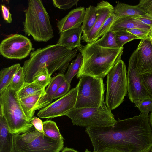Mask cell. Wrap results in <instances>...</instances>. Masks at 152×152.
Here are the masks:
<instances>
[{
  "mask_svg": "<svg viewBox=\"0 0 152 152\" xmlns=\"http://www.w3.org/2000/svg\"><path fill=\"white\" fill-rule=\"evenodd\" d=\"M78 50L68 49L56 44L31 52L29 59L24 61L22 67L25 82H33L34 77L45 67L51 75L57 71L64 74L70 61L77 55Z\"/></svg>",
  "mask_w": 152,
  "mask_h": 152,
  "instance_id": "cell-1",
  "label": "cell"
},
{
  "mask_svg": "<svg viewBox=\"0 0 152 152\" xmlns=\"http://www.w3.org/2000/svg\"><path fill=\"white\" fill-rule=\"evenodd\" d=\"M83 58V63L76 77L84 75L102 79L121 59L123 48H108L99 46L95 42L87 43L79 50Z\"/></svg>",
  "mask_w": 152,
  "mask_h": 152,
  "instance_id": "cell-2",
  "label": "cell"
},
{
  "mask_svg": "<svg viewBox=\"0 0 152 152\" xmlns=\"http://www.w3.org/2000/svg\"><path fill=\"white\" fill-rule=\"evenodd\" d=\"M24 11L23 31L26 35L31 36L37 42H46L53 37L50 17L42 1L29 0L28 7Z\"/></svg>",
  "mask_w": 152,
  "mask_h": 152,
  "instance_id": "cell-3",
  "label": "cell"
},
{
  "mask_svg": "<svg viewBox=\"0 0 152 152\" xmlns=\"http://www.w3.org/2000/svg\"><path fill=\"white\" fill-rule=\"evenodd\" d=\"M17 92L7 88L0 93V107L14 134L25 133L33 126L23 112Z\"/></svg>",
  "mask_w": 152,
  "mask_h": 152,
  "instance_id": "cell-4",
  "label": "cell"
},
{
  "mask_svg": "<svg viewBox=\"0 0 152 152\" xmlns=\"http://www.w3.org/2000/svg\"><path fill=\"white\" fill-rule=\"evenodd\" d=\"M14 152H60L64 149L63 140H54L33 127L21 134H13Z\"/></svg>",
  "mask_w": 152,
  "mask_h": 152,
  "instance_id": "cell-5",
  "label": "cell"
},
{
  "mask_svg": "<svg viewBox=\"0 0 152 152\" xmlns=\"http://www.w3.org/2000/svg\"><path fill=\"white\" fill-rule=\"evenodd\" d=\"M72 120L73 125L89 127L113 125L116 121L114 115L107 108L103 100L101 106L96 108H74L64 115Z\"/></svg>",
  "mask_w": 152,
  "mask_h": 152,
  "instance_id": "cell-6",
  "label": "cell"
},
{
  "mask_svg": "<svg viewBox=\"0 0 152 152\" xmlns=\"http://www.w3.org/2000/svg\"><path fill=\"white\" fill-rule=\"evenodd\" d=\"M124 61L120 60L107 74L106 105L110 111L123 102L127 92V72Z\"/></svg>",
  "mask_w": 152,
  "mask_h": 152,
  "instance_id": "cell-7",
  "label": "cell"
},
{
  "mask_svg": "<svg viewBox=\"0 0 152 152\" xmlns=\"http://www.w3.org/2000/svg\"><path fill=\"white\" fill-rule=\"evenodd\" d=\"M80 79L76 86L78 93L75 108L99 107L104 99L103 79L86 75Z\"/></svg>",
  "mask_w": 152,
  "mask_h": 152,
  "instance_id": "cell-8",
  "label": "cell"
},
{
  "mask_svg": "<svg viewBox=\"0 0 152 152\" xmlns=\"http://www.w3.org/2000/svg\"><path fill=\"white\" fill-rule=\"evenodd\" d=\"M33 49L30 40L21 34L9 36L0 44V53L4 57L21 60L27 57Z\"/></svg>",
  "mask_w": 152,
  "mask_h": 152,
  "instance_id": "cell-9",
  "label": "cell"
},
{
  "mask_svg": "<svg viewBox=\"0 0 152 152\" xmlns=\"http://www.w3.org/2000/svg\"><path fill=\"white\" fill-rule=\"evenodd\" d=\"M78 93L77 87L74 88L64 96L40 110L37 115L43 118H52L64 116L75 107Z\"/></svg>",
  "mask_w": 152,
  "mask_h": 152,
  "instance_id": "cell-10",
  "label": "cell"
},
{
  "mask_svg": "<svg viewBox=\"0 0 152 152\" xmlns=\"http://www.w3.org/2000/svg\"><path fill=\"white\" fill-rule=\"evenodd\" d=\"M136 56L135 50L129 61L127 72L128 96L132 102L141 99L152 98L143 85L136 69Z\"/></svg>",
  "mask_w": 152,
  "mask_h": 152,
  "instance_id": "cell-11",
  "label": "cell"
},
{
  "mask_svg": "<svg viewBox=\"0 0 152 152\" xmlns=\"http://www.w3.org/2000/svg\"><path fill=\"white\" fill-rule=\"evenodd\" d=\"M135 51L137 75L152 74V45L149 38L141 40Z\"/></svg>",
  "mask_w": 152,
  "mask_h": 152,
  "instance_id": "cell-12",
  "label": "cell"
},
{
  "mask_svg": "<svg viewBox=\"0 0 152 152\" xmlns=\"http://www.w3.org/2000/svg\"><path fill=\"white\" fill-rule=\"evenodd\" d=\"M97 16L95 23L90 31L83 34L82 39L87 43L95 42L97 34L103 24L113 12L114 7L108 2L102 1L97 4Z\"/></svg>",
  "mask_w": 152,
  "mask_h": 152,
  "instance_id": "cell-13",
  "label": "cell"
},
{
  "mask_svg": "<svg viewBox=\"0 0 152 152\" xmlns=\"http://www.w3.org/2000/svg\"><path fill=\"white\" fill-rule=\"evenodd\" d=\"M85 10L83 7L77 8L70 11L57 23L59 33L79 27L83 23Z\"/></svg>",
  "mask_w": 152,
  "mask_h": 152,
  "instance_id": "cell-14",
  "label": "cell"
},
{
  "mask_svg": "<svg viewBox=\"0 0 152 152\" xmlns=\"http://www.w3.org/2000/svg\"><path fill=\"white\" fill-rule=\"evenodd\" d=\"M65 81L64 74L61 73H58L51 78L44 94L37 103L35 111L43 108L50 104L58 88Z\"/></svg>",
  "mask_w": 152,
  "mask_h": 152,
  "instance_id": "cell-15",
  "label": "cell"
},
{
  "mask_svg": "<svg viewBox=\"0 0 152 152\" xmlns=\"http://www.w3.org/2000/svg\"><path fill=\"white\" fill-rule=\"evenodd\" d=\"M82 33L81 26L60 33L57 44L71 50L80 49Z\"/></svg>",
  "mask_w": 152,
  "mask_h": 152,
  "instance_id": "cell-16",
  "label": "cell"
},
{
  "mask_svg": "<svg viewBox=\"0 0 152 152\" xmlns=\"http://www.w3.org/2000/svg\"><path fill=\"white\" fill-rule=\"evenodd\" d=\"M13 134L10 129L2 109L0 108V152H14Z\"/></svg>",
  "mask_w": 152,
  "mask_h": 152,
  "instance_id": "cell-17",
  "label": "cell"
},
{
  "mask_svg": "<svg viewBox=\"0 0 152 152\" xmlns=\"http://www.w3.org/2000/svg\"><path fill=\"white\" fill-rule=\"evenodd\" d=\"M135 28L150 29V27L134 19L131 16L117 18L109 31L114 32Z\"/></svg>",
  "mask_w": 152,
  "mask_h": 152,
  "instance_id": "cell-18",
  "label": "cell"
},
{
  "mask_svg": "<svg viewBox=\"0 0 152 152\" xmlns=\"http://www.w3.org/2000/svg\"><path fill=\"white\" fill-rule=\"evenodd\" d=\"M45 91L19 99L23 112L30 121L34 117L36 105L40 98L44 94Z\"/></svg>",
  "mask_w": 152,
  "mask_h": 152,
  "instance_id": "cell-19",
  "label": "cell"
},
{
  "mask_svg": "<svg viewBox=\"0 0 152 152\" xmlns=\"http://www.w3.org/2000/svg\"><path fill=\"white\" fill-rule=\"evenodd\" d=\"M113 12L117 18L141 15L147 13L137 5H131L119 2L114 7Z\"/></svg>",
  "mask_w": 152,
  "mask_h": 152,
  "instance_id": "cell-20",
  "label": "cell"
},
{
  "mask_svg": "<svg viewBox=\"0 0 152 152\" xmlns=\"http://www.w3.org/2000/svg\"><path fill=\"white\" fill-rule=\"evenodd\" d=\"M20 66L19 63H17L1 70L0 72V93L8 87Z\"/></svg>",
  "mask_w": 152,
  "mask_h": 152,
  "instance_id": "cell-21",
  "label": "cell"
},
{
  "mask_svg": "<svg viewBox=\"0 0 152 152\" xmlns=\"http://www.w3.org/2000/svg\"><path fill=\"white\" fill-rule=\"evenodd\" d=\"M97 16L96 7L90 5L86 8L84 20L81 26L83 34L90 31L95 23Z\"/></svg>",
  "mask_w": 152,
  "mask_h": 152,
  "instance_id": "cell-22",
  "label": "cell"
},
{
  "mask_svg": "<svg viewBox=\"0 0 152 152\" xmlns=\"http://www.w3.org/2000/svg\"><path fill=\"white\" fill-rule=\"evenodd\" d=\"M43 134L45 136L54 140H64L56 123L51 120L43 122Z\"/></svg>",
  "mask_w": 152,
  "mask_h": 152,
  "instance_id": "cell-23",
  "label": "cell"
},
{
  "mask_svg": "<svg viewBox=\"0 0 152 152\" xmlns=\"http://www.w3.org/2000/svg\"><path fill=\"white\" fill-rule=\"evenodd\" d=\"M45 88L34 82H25L21 88L17 92L19 98L20 99L37 93L45 90Z\"/></svg>",
  "mask_w": 152,
  "mask_h": 152,
  "instance_id": "cell-24",
  "label": "cell"
},
{
  "mask_svg": "<svg viewBox=\"0 0 152 152\" xmlns=\"http://www.w3.org/2000/svg\"><path fill=\"white\" fill-rule=\"evenodd\" d=\"M83 61V57L80 53L77 55L75 59L73 60L68 67V70L64 74L66 81L69 84L74 76L79 71Z\"/></svg>",
  "mask_w": 152,
  "mask_h": 152,
  "instance_id": "cell-25",
  "label": "cell"
},
{
  "mask_svg": "<svg viewBox=\"0 0 152 152\" xmlns=\"http://www.w3.org/2000/svg\"><path fill=\"white\" fill-rule=\"evenodd\" d=\"M95 42L97 45L102 47L112 48H119L116 42L115 32L111 31H109L104 35Z\"/></svg>",
  "mask_w": 152,
  "mask_h": 152,
  "instance_id": "cell-26",
  "label": "cell"
},
{
  "mask_svg": "<svg viewBox=\"0 0 152 152\" xmlns=\"http://www.w3.org/2000/svg\"><path fill=\"white\" fill-rule=\"evenodd\" d=\"M25 83V74L22 67L20 66L7 88L18 91L23 87Z\"/></svg>",
  "mask_w": 152,
  "mask_h": 152,
  "instance_id": "cell-27",
  "label": "cell"
},
{
  "mask_svg": "<svg viewBox=\"0 0 152 152\" xmlns=\"http://www.w3.org/2000/svg\"><path fill=\"white\" fill-rule=\"evenodd\" d=\"M117 44L119 48L123 47L127 42L138 38L134 35L127 31H120L115 32Z\"/></svg>",
  "mask_w": 152,
  "mask_h": 152,
  "instance_id": "cell-28",
  "label": "cell"
},
{
  "mask_svg": "<svg viewBox=\"0 0 152 152\" xmlns=\"http://www.w3.org/2000/svg\"><path fill=\"white\" fill-rule=\"evenodd\" d=\"M51 76L47 67H45L34 77L33 81L45 88L50 82L51 79Z\"/></svg>",
  "mask_w": 152,
  "mask_h": 152,
  "instance_id": "cell-29",
  "label": "cell"
},
{
  "mask_svg": "<svg viewBox=\"0 0 152 152\" xmlns=\"http://www.w3.org/2000/svg\"><path fill=\"white\" fill-rule=\"evenodd\" d=\"M141 113L148 115L152 112V98H147L137 100L134 102Z\"/></svg>",
  "mask_w": 152,
  "mask_h": 152,
  "instance_id": "cell-30",
  "label": "cell"
},
{
  "mask_svg": "<svg viewBox=\"0 0 152 152\" xmlns=\"http://www.w3.org/2000/svg\"><path fill=\"white\" fill-rule=\"evenodd\" d=\"M116 18L115 14L113 12L105 21L99 31L95 38L96 41L100 37L109 31L113 22Z\"/></svg>",
  "mask_w": 152,
  "mask_h": 152,
  "instance_id": "cell-31",
  "label": "cell"
},
{
  "mask_svg": "<svg viewBox=\"0 0 152 152\" xmlns=\"http://www.w3.org/2000/svg\"><path fill=\"white\" fill-rule=\"evenodd\" d=\"M79 0H53V5L59 9L67 10L76 5Z\"/></svg>",
  "mask_w": 152,
  "mask_h": 152,
  "instance_id": "cell-32",
  "label": "cell"
},
{
  "mask_svg": "<svg viewBox=\"0 0 152 152\" xmlns=\"http://www.w3.org/2000/svg\"><path fill=\"white\" fill-rule=\"evenodd\" d=\"M136 36L141 40L147 39L149 38L150 29L135 28L126 31Z\"/></svg>",
  "mask_w": 152,
  "mask_h": 152,
  "instance_id": "cell-33",
  "label": "cell"
},
{
  "mask_svg": "<svg viewBox=\"0 0 152 152\" xmlns=\"http://www.w3.org/2000/svg\"><path fill=\"white\" fill-rule=\"evenodd\" d=\"M70 84L65 81L58 88L53 97L56 99L64 96L69 91Z\"/></svg>",
  "mask_w": 152,
  "mask_h": 152,
  "instance_id": "cell-34",
  "label": "cell"
},
{
  "mask_svg": "<svg viewBox=\"0 0 152 152\" xmlns=\"http://www.w3.org/2000/svg\"><path fill=\"white\" fill-rule=\"evenodd\" d=\"M140 77L143 85L152 98V74Z\"/></svg>",
  "mask_w": 152,
  "mask_h": 152,
  "instance_id": "cell-35",
  "label": "cell"
},
{
  "mask_svg": "<svg viewBox=\"0 0 152 152\" xmlns=\"http://www.w3.org/2000/svg\"><path fill=\"white\" fill-rule=\"evenodd\" d=\"M132 17L149 26L150 28L152 27V14L146 13L143 15L132 16Z\"/></svg>",
  "mask_w": 152,
  "mask_h": 152,
  "instance_id": "cell-36",
  "label": "cell"
},
{
  "mask_svg": "<svg viewBox=\"0 0 152 152\" xmlns=\"http://www.w3.org/2000/svg\"><path fill=\"white\" fill-rule=\"evenodd\" d=\"M137 5L147 13L152 14V0H141Z\"/></svg>",
  "mask_w": 152,
  "mask_h": 152,
  "instance_id": "cell-37",
  "label": "cell"
},
{
  "mask_svg": "<svg viewBox=\"0 0 152 152\" xmlns=\"http://www.w3.org/2000/svg\"><path fill=\"white\" fill-rule=\"evenodd\" d=\"M30 122L34 127L38 131L43 133V122L38 118L33 117L30 120Z\"/></svg>",
  "mask_w": 152,
  "mask_h": 152,
  "instance_id": "cell-38",
  "label": "cell"
},
{
  "mask_svg": "<svg viewBox=\"0 0 152 152\" xmlns=\"http://www.w3.org/2000/svg\"><path fill=\"white\" fill-rule=\"evenodd\" d=\"M1 9L4 20L9 23H12V15L8 8L4 4L1 6Z\"/></svg>",
  "mask_w": 152,
  "mask_h": 152,
  "instance_id": "cell-39",
  "label": "cell"
},
{
  "mask_svg": "<svg viewBox=\"0 0 152 152\" xmlns=\"http://www.w3.org/2000/svg\"><path fill=\"white\" fill-rule=\"evenodd\" d=\"M98 152H124L115 148H105Z\"/></svg>",
  "mask_w": 152,
  "mask_h": 152,
  "instance_id": "cell-40",
  "label": "cell"
},
{
  "mask_svg": "<svg viewBox=\"0 0 152 152\" xmlns=\"http://www.w3.org/2000/svg\"><path fill=\"white\" fill-rule=\"evenodd\" d=\"M61 152H78L73 148H68L66 147L64 148Z\"/></svg>",
  "mask_w": 152,
  "mask_h": 152,
  "instance_id": "cell-41",
  "label": "cell"
},
{
  "mask_svg": "<svg viewBox=\"0 0 152 152\" xmlns=\"http://www.w3.org/2000/svg\"><path fill=\"white\" fill-rule=\"evenodd\" d=\"M149 121L152 131V112L149 116Z\"/></svg>",
  "mask_w": 152,
  "mask_h": 152,
  "instance_id": "cell-42",
  "label": "cell"
},
{
  "mask_svg": "<svg viewBox=\"0 0 152 152\" xmlns=\"http://www.w3.org/2000/svg\"><path fill=\"white\" fill-rule=\"evenodd\" d=\"M150 32L149 36L152 38V27L150 29Z\"/></svg>",
  "mask_w": 152,
  "mask_h": 152,
  "instance_id": "cell-43",
  "label": "cell"
},
{
  "mask_svg": "<svg viewBox=\"0 0 152 152\" xmlns=\"http://www.w3.org/2000/svg\"><path fill=\"white\" fill-rule=\"evenodd\" d=\"M149 39L151 42V43L152 45V38L151 37L149 36Z\"/></svg>",
  "mask_w": 152,
  "mask_h": 152,
  "instance_id": "cell-44",
  "label": "cell"
},
{
  "mask_svg": "<svg viewBox=\"0 0 152 152\" xmlns=\"http://www.w3.org/2000/svg\"><path fill=\"white\" fill-rule=\"evenodd\" d=\"M85 152H91L90 151L88 150V149H86Z\"/></svg>",
  "mask_w": 152,
  "mask_h": 152,
  "instance_id": "cell-45",
  "label": "cell"
},
{
  "mask_svg": "<svg viewBox=\"0 0 152 152\" xmlns=\"http://www.w3.org/2000/svg\"><path fill=\"white\" fill-rule=\"evenodd\" d=\"M150 152H152V148L151 149V150Z\"/></svg>",
  "mask_w": 152,
  "mask_h": 152,
  "instance_id": "cell-46",
  "label": "cell"
}]
</instances>
